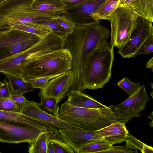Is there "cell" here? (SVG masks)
I'll list each match as a JSON object with an SVG mask.
<instances>
[{"mask_svg": "<svg viewBox=\"0 0 153 153\" xmlns=\"http://www.w3.org/2000/svg\"><path fill=\"white\" fill-rule=\"evenodd\" d=\"M111 145L105 141L98 140L85 146L79 150V153H100L110 148Z\"/></svg>", "mask_w": 153, "mask_h": 153, "instance_id": "83f0119b", "label": "cell"}, {"mask_svg": "<svg viewBox=\"0 0 153 153\" xmlns=\"http://www.w3.org/2000/svg\"><path fill=\"white\" fill-rule=\"evenodd\" d=\"M3 82H0V99L10 98L12 92L9 83L6 79Z\"/></svg>", "mask_w": 153, "mask_h": 153, "instance_id": "d590c367", "label": "cell"}, {"mask_svg": "<svg viewBox=\"0 0 153 153\" xmlns=\"http://www.w3.org/2000/svg\"><path fill=\"white\" fill-rule=\"evenodd\" d=\"M5 75L8 79L12 93H19L23 94L34 89L30 83L21 78L10 75Z\"/></svg>", "mask_w": 153, "mask_h": 153, "instance_id": "603a6c76", "label": "cell"}, {"mask_svg": "<svg viewBox=\"0 0 153 153\" xmlns=\"http://www.w3.org/2000/svg\"><path fill=\"white\" fill-rule=\"evenodd\" d=\"M21 113L48 124L54 126L59 129L84 130L51 114L41 109L38 103L28 101L21 106Z\"/></svg>", "mask_w": 153, "mask_h": 153, "instance_id": "7c38bea8", "label": "cell"}, {"mask_svg": "<svg viewBox=\"0 0 153 153\" xmlns=\"http://www.w3.org/2000/svg\"><path fill=\"white\" fill-rule=\"evenodd\" d=\"M66 5L61 0H33L31 7L41 11L64 14Z\"/></svg>", "mask_w": 153, "mask_h": 153, "instance_id": "ffe728a7", "label": "cell"}, {"mask_svg": "<svg viewBox=\"0 0 153 153\" xmlns=\"http://www.w3.org/2000/svg\"><path fill=\"white\" fill-rule=\"evenodd\" d=\"M126 146L134 150H140L143 153L146 144L141 142L131 134H127L126 141Z\"/></svg>", "mask_w": 153, "mask_h": 153, "instance_id": "1f68e13d", "label": "cell"}, {"mask_svg": "<svg viewBox=\"0 0 153 153\" xmlns=\"http://www.w3.org/2000/svg\"><path fill=\"white\" fill-rule=\"evenodd\" d=\"M111 42H103L86 56L83 65V89L103 88L109 81L114 58Z\"/></svg>", "mask_w": 153, "mask_h": 153, "instance_id": "3957f363", "label": "cell"}, {"mask_svg": "<svg viewBox=\"0 0 153 153\" xmlns=\"http://www.w3.org/2000/svg\"><path fill=\"white\" fill-rule=\"evenodd\" d=\"M0 153H1V152H0Z\"/></svg>", "mask_w": 153, "mask_h": 153, "instance_id": "7bdbcfd3", "label": "cell"}, {"mask_svg": "<svg viewBox=\"0 0 153 153\" xmlns=\"http://www.w3.org/2000/svg\"><path fill=\"white\" fill-rule=\"evenodd\" d=\"M0 121L19 126L42 125L50 128L56 127L25 115L21 113L0 110Z\"/></svg>", "mask_w": 153, "mask_h": 153, "instance_id": "d6986e66", "label": "cell"}, {"mask_svg": "<svg viewBox=\"0 0 153 153\" xmlns=\"http://www.w3.org/2000/svg\"><path fill=\"white\" fill-rule=\"evenodd\" d=\"M111 33L103 25L99 23L76 26L64 40V48L72 57L71 68L73 83L72 90L83 89V65L85 58L91 51L101 44L108 41Z\"/></svg>", "mask_w": 153, "mask_h": 153, "instance_id": "6da1fadb", "label": "cell"}, {"mask_svg": "<svg viewBox=\"0 0 153 153\" xmlns=\"http://www.w3.org/2000/svg\"><path fill=\"white\" fill-rule=\"evenodd\" d=\"M47 153H55L53 147L49 140L48 143Z\"/></svg>", "mask_w": 153, "mask_h": 153, "instance_id": "f35d334b", "label": "cell"}, {"mask_svg": "<svg viewBox=\"0 0 153 153\" xmlns=\"http://www.w3.org/2000/svg\"><path fill=\"white\" fill-rule=\"evenodd\" d=\"M137 153V150H134L126 146H114L111 145L109 149L102 151L100 153Z\"/></svg>", "mask_w": 153, "mask_h": 153, "instance_id": "e575fe53", "label": "cell"}, {"mask_svg": "<svg viewBox=\"0 0 153 153\" xmlns=\"http://www.w3.org/2000/svg\"><path fill=\"white\" fill-rule=\"evenodd\" d=\"M124 122H116L99 130L95 132L101 136L102 141L111 145L126 141L129 133Z\"/></svg>", "mask_w": 153, "mask_h": 153, "instance_id": "2e32d148", "label": "cell"}, {"mask_svg": "<svg viewBox=\"0 0 153 153\" xmlns=\"http://www.w3.org/2000/svg\"><path fill=\"white\" fill-rule=\"evenodd\" d=\"M11 99L18 105H21L28 101L23 94L19 93H12Z\"/></svg>", "mask_w": 153, "mask_h": 153, "instance_id": "8d00e7d4", "label": "cell"}, {"mask_svg": "<svg viewBox=\"0 0 153 153\" xmlns=\"http://www.w3.org/2000/svg\"><path fill=\"white\" fill-rule=\"evenodd\" d=\"M72 57L63 48L32 59L27 65L22 79L28 82L35 78L55 77L70 70Z\"/></svg>", "mask_w": 153, "mask_h": 153, "instance_id": "277c9868", "label": "cell"}, {"mask_svg": "<svg viewBox=\"0 0 153 153\" xmlns=\"http://www.w3.org/2000/svg\"><path fill=\"white\" fill-rule=\"evenodd\" d=\"M51 49V44L42 38L34 45L0 61V72L22 79L26 66L32 59L48 53Z\"/></svg>", "mask_w": 153, "mask_h": 153, "instance_id": "8992f818", "label": "cell"}, {"mask_svg": "<svg viewBox=\"0 0 153 153\" xmlns=\"http://www.w3.org/2000/svg\"><path fill=\"white\" fill-rule=\"evenodd\" d=\"M84 130H99L116 122L126 123L129 120L121 117L109 107L98 109L82 108L71 105L66 101L61 105L57 117Z\"/></svg>", "mask_w": 153, "mask_h": 153, "instance_id": "7a4b0ae2", "label": "cell"}, {"mask_svg": "<svg viewBox=\"0 0 153 153\" xmlns=\"http://www.w3.org/2000/svg\"><path fill=\"white\" fill-rule=\"evenodd\" d=\"M138 17L125 8L117 9L109 20L111 27L110 42L113 47L119 48L127 42Z\"/></svg>", "mask_w": 153, "mask_h": 153, "instance_id": "ba28073f", "label": "cell"}, {"mask_svg": "<svg viewBox=\"0 0 153 153\" xmlns=\"http://www.w3.org/2000/svg\"><path fill=\"white\" fill-rule=\"evenodd\" d=\"M146 68L151 69L152 72L153 71V57H152L146 64Z\"/></svg>", "mask_w": 153, "mask_h": 153, "instance_id": "ab89813d", "label": "cell"}, {"mask_svg": "<svg viewBox=\"0 0 153 153\" xmlns=\"http://www.w3.org/2000/svg\"><path fill=\"white\" fill-rule=\"evenodd\" d=\"M60 136L63 140L69 145L75 153L87 145L102 140V137L95 131L74 130L59 129Z\"/></svg>", "mask_w": 153, "mask_h": 153, "instance_id": "9a60e30c", "label": "cell"}, {"mask_svg": "<svg viewBox=\"0 0 153 153\" xmlns=\"http://www.w3.org/2000/svg\"><path fill=\"white\" fill-rule=\"evenodd\" d=\"M42 38L18 30H0V61L28 49Z\"/></svg>", "mask_w": 153, "mask_h": 153, "instance_id": "52a82bcc", "label": "cell"}, {"mask_svg": "<svg viewBox=\"0 0 153 153\" xmlns=\"http://www.w3.org/2000/svg\"><path fill=\"white\" fill-rule=\"evenodd\" d=\"M152 23L144 18L139 17L128 40L119 48L118 53L124 58L136 56L144 42L153 35Z\"/></svg>", "mask_w": 153, "mask_h": 153, "instance_id": "30bf717a", "label": "cell"}, {"mask_svg": "<svg viewBox=\"0 0 153 153\" xmlns=\"http://www.w3.org/2000/svg\"><path fill=\"white\" fill-rule=\"evenodd\" d=\"M47 26L52 31L53 34L65 40L69 33L53 18L36 22Z\"/></svg>", "mask_w": 153, "mask_h": 153, "instance_id": "484cf974", "label": "cell"}, {"mask_svg": "<svg viewBox=\"0 0 153 153\" xmlns=\"http://www.w3.org/2000/svg\"><path fill=\"white\" fill-rule=\"evenodd\" d=\"M90 0H61L66 5V9L79 5Z\"/></svg>", "mask_w": 153, "mask_h": 153, "instance_id": "74e56055", "label": "cell"}, {"mask_svg": "<svg viewBox=\"0 0 153 153\" xmlns=\"http://www.w3.org/2000/svg\"><path fill=\"white\" fill-rule=\"evenodd\" d=\"M33 0H7L0 5V30L29 22H36L54 17L55 13L31 7Z\"/></svg>", "mask_w": 153, "mask_h": 153, "instance_id": "5b68a950", "label": "cell"}, {"mask_svg": "<svg viewBox=\"0 0 153 153\" xmlns=\"http://www.w3.org/2000/svg\"><path fill=\"white\" fill-rule=\"evenodd\" d=\"M51 128L42 125L19 126L0 121V142L12 143L33 142L43 132L52 133Z\"/></svg>", "mask_w": 153, "mask_h": 153, "instance_id": "9c48e42d", "label": "cell"}, {"mask_svg": "<svg viewBox=\"0 0 153 153\" xmlns=\"http://www.w3.org/2000/svg\"><path fill=\"white\" fill-rule=\"evenodd\" d=\"M10 29L18 30L36 35L41 37L52 33L49 27L34 22H29L15 25Z\"/></svg>", "mask_w": 153, "mask_h": 153, "instance_id": "7402d4cb", "label": "cell"}, {"mask_svg": "<svg viewBox=\"0 0 153 153\" xmlns=\"http://www.w3.org/2000/svg\"><path fill=\"white\" fill-rule=\"evenodd\" d=\"M6 0H0V5Z\"/></svg>", "mask_w": 153, "mask_h": 153, "instance_id": "b9f144b4", "label": "cell"}, {"mask_svg": "<svg viewBox=\"0 0 153 153\" xmlns=\"http://www.w3.org/2000/svg\"><path fill=\"white\" fill-rule=\"evenodd\" d=\"M54 76L41 77L30 80L27 82L30 83L34 88L43 89L48 82Z\"/></svg>", "mask_w": 153, "mask_h": 153, "instance_id": "836d02e7", "label": "cell"}, {"mask_svg": "<svg viewBox=\"0 0 153 153\" xmlns=\"http://www.w3.org/2000/svg\"><path fill=\"white\" fill-rule=\"evenodd\" d=\"M143 85L122 103L117 105L109 106L118 115L129 120L134 117H138L144 109L147 102L150 99Z\"/></svg>", "mask_w": 153, "mask_h": 153, "instance_id": "8fae6325", "label": "cell"}, {"mask_svg": "<svg viewBox=\"0 0 153 153\" xmlns=\"http://www.w3.org/2000/svg\"><path fill=\"white\" fill-rule=\"evenodd\" d=\"M73 80L72 72L69 70L50 80L39 96L55 97L60 102L72 90Z\"/></svg>", "mask_w": 153, "mask_h": 153, "instance_id": "5bb4252c", "label": "cell"}, {"mask_svg": "<svg viewBox=\"0 0 153 153\" xmlns=\"http://www.w3.org/2000/svg\"><path fill=\"white\" fill-rule=\"evenodd\" d=\"M148 118L151 119V122L149 123L150 126L153 127V112H152L151 114L148 117Z\"/></svg>", "mask_w": 153, "mask_h": 153, "instance_id": "60d3db41", "label": "cell"}, {"mask_svg": "<svg viewBox=\"0 0 153 153\" xmlns=\"http://www.w3.org/2000/svg\"><path fill=\"white\" fill-rule=\"evenodd\" d=\"M119 7L126 8L138 17L153 22V0H120Z\"/></svg>", "mask_w": 153, "mask_h": 153, "instance_id": "e0dca14e", "label": "cell"}, {"mask_svg": "<svg viewBox=\"0 0 153 153\" xmlns=\"http://www.w3.org/2000/svg\"><path fill=\"white\" fill-rule=\"evenodd\" d=\"M117 85L123 89L130 96L134 93L140 85L139 82H133L126 77H124L117 82Z\"/></svg>", "mask_w": 153, "mask_h": 153, "instance_id": "f546056e", "label": "cell"}, {"mask_svg": "<svg viewBox=\"0 0 153 153\" xmlns=\"http://www.w3.org/2000/svg\"><path fill=\"white\" fill-rule=\"evenodd\" d=\"M107 0H90L79 5L66 8L64 14L69 17L76 26L99 23L91 15L95 12Z\"/></svg>", "mask_w": 153, "mask_h": 153, "instance_id": "4fadbf2b", "label": "cell"}, {"mask_svg": "<svg viewBox=\"0 0 153 153\" xmlns=\"http://www.w3.org/2000/svg\"><path fill=\"white\" fill-rule=\"evenodd\" d=\"M53 18L69 34L74 31L76 26L74 22L64 14H56Z\"/></svg>", "mask_w": 153, "mask_h": 153, "instance_id": "f1b7e54d", "label": "cell"}, {"mask_svg": "<svg viewBox=\"0 0 153 153\" xmlns=\"http://www.w3.org/2000/svg\"><path fill=\"white\" fill-rule=\"evenodd\" d=\"M49 133L43 132L32 143L29 144V153H47V148L49 139Z\"/></svg>", "mask_w": 153, "mask_h": 153, "instance_id": "cb8c5ba5", "label": "cell"}, {"mask_svg": "<svg viewBox=\"0 0 153 153\" xmlns=\"http://www.w3.org/2000/svg\"><path fill=\"white\" fill-rule=\"evenodd\" d=\"M20 106L14 102L10 98L0 99V110L20 113Z\"/></svg>", "mask_w": 153, "mask_h": 153, "instance_id": "4dcf8cb0", "label": "cell"}, {"mask_svg": "<svg viewBox=\"0 0 153 153\" xmlns=\"http://www.w3.org/2000/svg\"><path fill=\"white\" fill-rule=\"evenodd\" d=\"M153 51V35L149 37L143 43L140 49V51L136 56L149 54Z\"/></svg>", "mask_w": 153, "mask_h": 153, "instance_id": "d6a6232c", "label": "cell"}, {"mask_svg": "<svg viewBox=\"0 0 153 153\" xmlns=\"http://www.w3.org/2000/svg\"><path fill=\"white\" fill-rule=\"evenodd\" d=\"M40 97L41 101L38 103L39 106L57 117L59 109V99L53 97L40 96Z\"/></svg>", "mask_w": 153, "mask_h": 153, "instance_id": "4316f807", "label": "cell"}, {"mask_svg": "<svg viewBox=\"0 0 153 153\" xmlns=\"http://www.w3.org/2000/svg\"><path fill=\"white\" fill-rule=\"evenodd\" d=\"M67 96L68 98L66 102L75 106L91 109H98L107 107L79 90L71 91Z\"/></svg>", "mask_w": 153, "mask_h": 153, "instance_id": "ac0fdd59", "label": "cell"}, {"mask_svg": "<svg viewBox=\"0 0 153 153\" xmlns=\"http://www.w3.org/2000/svg\"><path fill=\"white\" fill-rule=\"evenodd\" d=\"M120 0H107L91 16L95 20H109L112 15L119 7Z\"/></svg>", "mask_w": 153, "mask_h": 153, "instance_id": "44dd1931", "label": "cell"}, {"mask_svg": "<svg viewBox=\"0 0 153 153\" xmlns=\"http://www.w3.org/2000/svg\"><path fill=\"white\" fill-rule=\"evenodd\" d=\"M49 139L55 153H73V149L64 141L59 133H49Z\"/></svg>", "mask_w": 153, "mask_h": 153, "instance_id": "d4e9b609", "label": "cell"}]
</instances>
